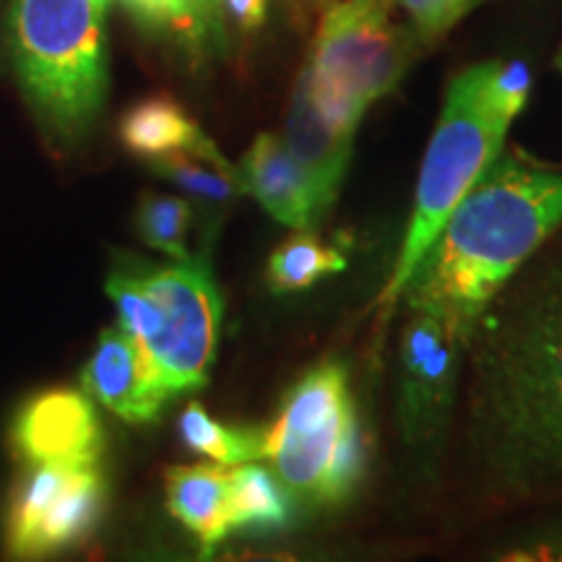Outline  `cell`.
<instances>
[{"instance_id":"ac0fdd59","label":"cell","mask_w":562,"mask_h":562,"mask_svg":"<svg viewBox=\"0 0 562 562\" xmlns=\"http://www.w3.org/2000/svg\"><path fill=\"white\" fill-rule=\"evenodd\" d=\"M453 87L484 115L510 125L531 94V68L524 60H487L453 76Z\"/></svg>"},{"instance_id":"7c38bea8","label":"cell","mask_w":562,"mask_h":562,"mask_svg":"<svg viewBox=\"0 0 562 562\" xmlns=\"http://www.w3.org/2000/svg\"><path fill=\"white\" fill-rule=\"evenodd\" d=\"M240 178L245 193L292 229H307L328 211L313 175L279 133H261L252 140L243 159Z\"/></svg>"},{"instance_id":"7a4b0ae2","label":"cell","mask_w":562,"mask_h":562,"mask_svg":"<svg viewBox=\"0 0 562 562\" xmlns=\"http://www.w3.org/2000/svg\"><path fill=\"white\" fill-rule=\"evenodd\" d=\"M560 227L562 172L501 151L422 252L402 300L469 347L492 300Z\"/></svg>"},{"instance_id":"ba28073f","label":"cell","mask_w":562,"mask_h":562,"mask_svg":"<svg viewBox=\"0 0 562 562\" xmlns=\"http://www.w3.org/2000/svg\"><path fill=\"white\" fill-rule=\"evenodd\" d=\"M467 344L438 315L409 311L398 344L396 419L404 446L419 461L440 453L459 393Z\"/></svg>"},{"instance_id":"484cf974","label":"cell","mask_w":562,"mask_h":562,"mask_svg":"<svg viewBox=\"0 0 562 562\" xmlns=\"http://www.w3.org/2000/svg\"><path fill=\"white\" fill-rule=\"evenodd\" d=\"M331 3L334 0H284L286 11L297 26H307L313 19H321Z\"/></svg>"},{"instance_id":"8fae6325","label":"cell","mask_w":562,"mask_h":562,"mask_svg":"<svg viewBox=\"0 0 562 562\" xmlns=\"http://www.w3.org/2000/svg\"><path fill=\"white\" fill-rule=\"evenodd\" d=\"M81 389L133 425L157 419L161 406L170 402L140 344L123 326L102 331L81 372Z\"/></svg>"},{"instance_id":"2e32d148","label":"cell","mask_w":562,"mask_h":562,"mask_svg":"<svg viewBox=\"0 0 562 562\" xmlns=\"http://www.w3.org/2000/svg\"><path fill=\"white\" fill-rule=\"evenodd\" d=\"M292 490L273 469L248 461L232 472V531H284L292 521Z\"/></svg>"},{"instance_id":"5bb4252c","label":"cell","mask_w":562,"mask_h":562,"mask_svg":"<svg viewBox=\"0 0 562 562\" xmlns=\"http://www.w3.org/2000/svg\"><path fill=\"white\" fill-rule=\"evenodd\" d=\"M227 467H175L167 472V508L211 554L232 533V474Z\"/></svg>"},{"instance_id":"5b68a950","label":"cell","mask_w":562,"mask_h":562,"mask_svg":"<svg viewBox=\"0 0 562 562\" xmlns=\"http://www.w3.org/2000/svg\"><path fill=\"white\" fill-rule=\"evenodd\" d=\"M263 459L292 495L315 505H344L368 469L360 414L341 362H323L286 393L263 432Z\"/></svg>"},{"instance_id":"603a6c76","label":"cell","mask_w":562,"mask_h":562,"mask_svg":"<svg viewBox=\"0 0 562 562\" xmlns=\"http://www.w3.org/2000/svg\"><path fill=\"white\" fill-rule=\"evenodd\" d=\"M480 0H393L412 21V30L417 34L419 42L430 45V42L440 40L451 26L467 16Z\"/></svg>"},{"instance_id":"7402d4cb","label":"cell","mask_w":562,"mask_h":562,"mask_svg":"<svg viewBox=\"0 0 562 562\" xmlns=\"http://www.w3.org/2000/svg\"><path fill=\"white\" fill-rule=\"evenodd\" d=\"M138 24L151 26V30H175L182 37L199 42L209 34L199 9L193 0H121Z\"/></svg>"},{"instance_id":"d4e9b609","label":"cell","mask_w":562,"mask_h":562,"mask_svg":"<svg viewBox=\"0 0 562 562\" xmlns=\"http://www.w3.org/2000/svg\"><path fill=\"white\" fill-rule=\"evenodd\" d=\"M220 9L245 32L258 30L263 24L269 0H220Z\"/></svg>"},{"instance_id":"3957f363","label":"cell","mask_w":562,"mask_h":562,"mask_svg":"<svg viewBox=\"0 0 562 562\" xmlns=\"http://www.w3.org/2000/svg\"><path fill=\"white\" fill-rule=\"evenodd\" d=\"M108 0H11L9 42L26 102L58 144L87 136L108 97Z\"/></svg>"},{"instance_id":"6da1fadb","label":"cell","mask_w":562,"mask_h":562,"mask_svg":"<svg viewBox=\"0 0 562 562\" xmlns=\"http://www.w3.org/2000/svg\"><path fill=\"white\" fill-rule=\"evenodd\" d=\"M469 442L510 495L562 484V252L501 292L476 323Z\"/></svg>"},{"instance_id":"9c48e42d","label":"cell","mask_w":562,"mask_h":562,"mask_svg":"<svg viewBox=\"0 0 562 562\" xmlns=\"http://www.w3.org/2000/svg\"><path fill=\"white\" fill-rule=\"evenodd\" d=\"M104 508V480L94 467H26L9 516L5 547L13 558H40L83 542Z\"/></svg>"},{"instance_id":"277c9868","label":"cell","mask_w":562,"mask_h":562,"mask_svg":"<svg viewBox=\"0 0 562 562\" xmlns=\"http://www.w3.org/2000/svg\"><path fill=\"white\" fill-rule=\"evenodd\" d=\"M108 294L167 396L209 381L224 311L209 261L188 256L151 266L131 258L110 271Z\"/></svg>"},{"instance_id":"8992f818","label":"cell","mask_w":562,"mask_h":562,"mask_svg":"<svg viewBox=\"0 0 562 562\" xmlns=\"http://www.w3.org/2000/svg\"><path fill=\"white\" fill-rule=\"evenodd\" d=\"M393 0H334L318 21L302 76L323 115L357 133L372 102L402 83L419 37L393 21Z\"/></svg>"},{"instance_id":"e0dca14e","label":"cell","mask_w":562,"mask_h":562,"mask_svg":"<svg viewBox=\"0 0 562 562\" xmlns=\"http://www.w3.org/2000/svg\"><path fill=\"white\" fill-rule=\"evenodd\" d=\"M151 167L161 178L178 186L182 193L209 203H229L245 193L240 170L222 157L209 136L191 149H180L151 159Z\"/></svg>"},{"instance_id":"cb8c5ba5","label":"cell","mask_w":562,"mask_h":562,"mask_svg":"<svg viewBox=\"0 0 562 562\" xmlns=\"http://www.w3.org/2000/svg\"><path fill=\"white\" fill-rule=\"evenodd\" d=\"M503 560L516 562H562V526L533 533L526 542L503 552Z\"/></svg>"},{"instance_id":"ffe728a7","label":"cell","mask_w":562,"mask_h":562,"mask_svg":"<svg viewBox=\"0 0 562 562\" xmlns=\"http://www.w3.org/2000/svg\"><path fill=\"white\" fill-rule=\"evenodd\" d=\"M347 269V256L315 235L300 229V235L281 243L269 258V286L273 292H300Z\"/></svg>"},{"instance_id":"83f0119b","label":"cell","mask_w":562,"mask_h":562,"mask_svg":"<svg viewBox=\"0 0 562 562\" xmlns=\"http://www.w3.org/2000/svg\"><path fill=\"white\" fill-rule=\"evenodd\" d=\"M108 3H110V0H108Z\"/></svg>"},{"instance_id":"4fadbf2b","label":"cell","mask_w":562,"mask_h":562,"mask_svg":"<svg viewBox=\"0 0 562 562\" xmlns=\"http://www.w3.org/2000/svg\"><path fill=\"white\" fill-rule=\"evenodd\" d=\"M284 140L290 144L294 157L313 175L323 201L331 209L336 195H339L344 175H347L355 133L336 128L323 115L313 100L305 76H300L297 87H294Z\"/></svg>"},{"instance_id":"9a60e30c","label":"cell","mask_w":562,"mask_h":562,"mask_svg":"<svg viewBox=\"0 0 562 562\" xmlns=\"http://www.w3.org/2000/svg\"><path fill=\"white\" fill-rule=\"evenodd\" d=\"M121 138L125 149L151 161L165 154L191 149L206 136L193 123V117L170 97H149L125 112Z\"/></svg>"},{"instance_id":"44dd1931","label":"cell","mask_w":562,"mask_h":562,"mask_svg":"<svg viewBox=\"0 0 562 562\" xmlns=\"http://www.w3.org/2000/svg\"><path fill=\"white\" fill-rule=\"evenodd\" d=\"M193 222L191 203L178 195L149 193L144 195L136 211V229L149 248L165 252L172 261L188 258V229Z\"/></svg>"},{"instance_id":"30bf717a","label":"cell","mask_w":562,"mask_h":562,"mask_svg":"<svg viewBox=\"0 0 562 562\" xmlns=\"http://www.w3.org/2000/svg\"><path fill=\"white\" fill-rule=\"evenodd\" d=\"M11 448L24 467H94L102 425L89 393L53 389L32 396L13 419Z\"/></svg>"},{"instance_id":"52a82bcc","label":"cell","mask_w":562,"mask_h":562,"mask_svg":"<svg viewBox=\"0 0 562 562\" xmlns=\"http://www.w3.org/2000/svg\"><path fill=\"white\" fill-rule=\"evenodd\" d=\"M508 128L510 125L484 115L453 83H448L438 125L419 167L409 227L404 232L402 250L381 294L383 311H393V305L402 302L404 286L422 252L435 240L476 178L487 170L490 161L503 151Z\"/></svg>"},{"instance_id":"d6986e66","label":"cell","mask_w":562,"mask_h":562,"mask_svg":"<svg viewBox=\"0 0 562 562\" xmlns=\"http://www.w3.org/2000/svg\"><path fill=\"white\" fill-rule=\"evenodd\" d=\"M261 427H235L214 419L201 404H188L180 414V438L195 453L220 467H240L263 459Z\"/></svg>"},{"instance_id":"4316f807","label":"cell","mask_w":562,"mask_h":562,"mask_svg":"<svg viewBox=\"0 0 562 562\" xmlns=\"http://www.w3.org/2000/svg\"><path fill=\"white\" fill-rule=\"evenodd\" d=\"M554 66H558L560 70H562V47H560V53H558V58H554Z\"/></svg>"}]
</instances>
